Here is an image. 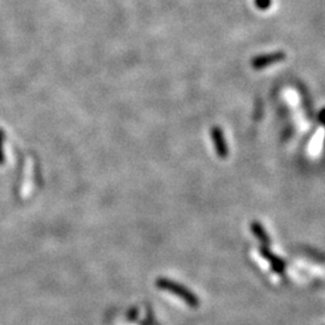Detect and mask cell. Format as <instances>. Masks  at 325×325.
<instances>
[{
    "label": "cell",
    "instance_id": "277c9868",
    "mask_svg": "<svg viewBox=\"0 0 325 325\" xmlns=\"http://www.w3.org/2000/svg\"><path fill=\"white\" fill-rule=\"evenodd\" d=\"M260 253L261 255L264 257L266 260H268V262L271 264V266H273L274 271H276V273L281 274L284 271V267H286V262H284L282 259H280L277 257V255H275L274 253L270 252V249L267 248L266 246H262L260 247Z\"/></svg>",
    "mask_w": 325,
    "mask_h": 325
},
{
    "label": "cell",
    "instance_id": "8992f818",
    "mask_svg": "<svg viewBox=\"0 0 325 325\" xmlns=\"http://www.w3.org/2000/svg\"><path fill=\"white\" fill-rule=\"evenodd\" d=\"M254 5L260 11H266L273 5V0H254Z\"/></svg>",
    "mask_w": 325,
    "mask_h": 325
},
{
    "label": "cell",
    "instance_id": "3957f363",
    "mask_svg": "<svg viewBox=\"0 0 325 325\" xmlns=\"http://www.w3.org/2000/svg\"><path fill=\"white\" fill-rule=\"evenodd\" d=\"M211 137L213 141L215 152H217L218 157L220 158H227L229 149H228V145L226 139H224L223 130L220 127H213L211 129Z\"/></svg>",
    "mask_w": 325,
    "mask_h": 325
},
{
    "label": "cell",
    "instance_id": "5b68a950",
    "mask_svg": "<svg viewBox=\"0 0 325 325\" xmlns=\"http://www.w3.org/2000/svg\"><path fill=\"white\" fill-rule=\"evenodd\" d=\"M251 230H252L253 235L257 237V239L262 243V245L264 246L270 245V237H268L266 231H265V229L262 228V226L260 223H259V222H257V221L252 222Z\"/></svg>",
    "mask_w": 325,
    "mask_h": 325
},
{
    "label": "cell",
    "instance_id": "52a82bcc",
    "mask_svg": "<svg viewBox=\"0 0 325 325\" xmlns=\"http://www.w3.org/2000/svg\"><path fill=\"white\" fill-rule=\"evenodd\" d=\"M318 120L323 126H325V107L319 112V116H318Z\"/></svg>",
    "mask_w": 325,
    "mask_h": 325
},
{
    "label": "cell",
    "instance_id": "6da1fadb",
    "mask_svg": "<svg viewBox=\"0 0 325 325\" xmlns=\"http://www.w3.org/2000/svg\"><path fill=\"white\" fill-rule=\"evenodd\" d=\"M157 286L162 290H167V292L173 293L174 295L180 296L186 304L192 306V307H198L200 304L199 299L196 298L195 294L190 292L188 288H186V287L182 286V284L174 282V281L167 280V278H159L157 281Z\"/></svg>",
    "mask_w": 325,
    "mask_h": 325
},
{
    "label": "cell",
    "instance_id": "7a4b0ae2",
    "mask_svg": "<svg viewBox=\"0 0 325 325\" xmlns=\"http://www.w3.org/2000/svg\"><path fill=\"white\" fill-rule=\"evenodd\" d=\"M286 57L287 55L283 51L264 53V55H259L257 57L252 58L251 67L254 69V70H262V69L270 67V65L283 62Z\"/></svg>",
    "mask_w": 325,
    "mask_h": 325
}]
</instances>
